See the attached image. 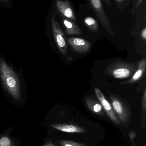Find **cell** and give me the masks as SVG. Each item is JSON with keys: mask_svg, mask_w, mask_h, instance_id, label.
Here are the masks:
<instances>
[{"mask_svg": "<svg viewBox=\"0 0 146 146\" xmlns=\"http://www.w3.org/2000/svg\"><path fill=\"white\" fill-rule=\"evenodd\" d=\"M0 76L4 88L16 101L21 99L20 85L17 74L2 59H0Z\"/></svg>", "mask_w": 146, "mask_h": 146, "instance_id": "obj_1", "label": "cell"}, {"mask_svg": "<svg viewBox=\"0 0 146 146\" xmlns=\"http://www.w3.org/2000/svg\"><path fill=\"white\" fill-rule=\"evenodd\" d=\"M137 66L135 63L117 60L111 62L106 66L105 74L115 79H126L132 76Z\"/></svg>", "mask_w": 146, "mask_h": 146, "instance_id": "obj_2", "label": "cell"}, {"mask_svg": "<svg viewBox=\"0 0 146 146\" xmlns=\"http://www.w3.org/2000/svg\"><path fill=\"white\" fill-rule=\"evenodd\" d=\"M111 105L121 124L127 128L130 123L132 112L126 102L117 95L111 94L109 96Z\"/></svg>", "mask_w": 146, "mask_h": 146, "instance_id": "obj_3", "label": "cell"}, {"mask_svg": "<svg viewBox=\"0 0 146 146\" xmlns=\"http://www.w3.org/2000/svg\"><path fill=\"white\" fill-rule=\"evenodd\" d=\"M57 14H53L51 18V25L54 38L61 53L66 56L68 51L67 43L64 33L56 20Z\"/></svg>", "mask_w": 146, "mask_h": 146, "instance_id": "obj_4", "label": "cell"}, {"mask_svg": "<svg viewBox=\"0 0 146 146\" xmlns=\"http://www.w3.org/2000/svg\"><path fill=\"white\" fill-rule=\"evenodd\" d=\"M90 5L94 11L97 18L103 28L111 36H114V33L111 28L109 19L103 7L101 0H88Z\"/></svg>", "mask_w": 146, "mask_h": 146, "instance_id": "obj_5", "label": "cell"}, {"mask_svg": "<svg viewBox=\"0 0 146 146\" xmlns=\"http://www.w3.org/2000/svg\"><path fill=\"white\" fill-rule=\"evenodd\" d=\"M94 92L99 101L104 111L107 114L109 118L116 125L118 126H120L121 123L113 110L111 104L106 99L102 92L98 88H96L94 89Z\"/></svg>", "mask_w": 146, "mask_h": 146, "instance_id": "obj_6", "label": "cell"}, {"mask_svg": "<svg viewBox=\"0 0 146 146\" xmlns=\"http://www.w3.org/2000/svg\"><path fill=\"white\" fill-rule=\"evenodd\" d=\"M68 43L72 49L79 54H85L91 49V44L84 38L78 37L69 38Z\"/></svg>", "mask_w": 146, "mask_h": 146, "instance_id": "obj_7", "label": "cell"}, {"mask_svg": "<svg viewBox=\"0 0 146 146\" xmlns=\"http://www.w3.org/2000/svg\"><path fill=\"white\" fill-rule=\"evenodd\" d=\"M55 6L58 12L62 15L63 17L70 20L73 22L76 21L74 13L68 1L56 0Z\"/></svg>", "mask_w": 146, "mask_h": 146, "instance_id": "obj_8", "label": "cell"}, {"mask_svg": "<svg viewBox=\"0 0 146 146\" xmlns=\"http://www.w3.org/2000/svg\"><path fill=\"white\" fill-rule=\"evenodd\" d=\"M52 127L57 130L64 133H81L87 132L85 128L73 124H53L51 125Z\"/></svg>", "mask_w": 146, "mask_h": 146, "instance_id": "obj_9", "label": "cell"}, {"mask_svg": "<svg viewBox=\"0 0 146 146\" xmlns=\"http://www.w3.org/2000/svg\"><path fill=\"white\" fill-rule=\"evenodd\" d=\"M146 60L143 59L140 61L138 64L137 68L131 78L129 80L122 82L121 84H133L139 81L144 74L146 71Z\"/></svg>", "mask_w": 146, "mask_h": 146, "instance_id": "obj_10", "label": "cell"}, {"mask_svg": "<svg viewBox=\"0 0 146 146\" xmlns=\"http://www.w3.org/2000/svg\"><path fill=\"white\" fill-rule=\"evenodd\" d=\"M85 103L87 108L93 113L100 116H105L104 111L99 101L91 96H88L86 98Z\"/></svg>", "mask_w": 146, "mask_h": 146, "instance_id": "obj_11", "label": "cell"}, {"mask_svg": "<svg viewBox=\"0 0 146 146\" xmlns=\"http://www.w3.org/2000/svg\"><path fill=\"white\" fill-rule=\"evenodd\" d=\"M62 21L65 27L66 33L67 35L69 36L82 35L81 30L73 22L64 17H63Z\"/></svg>", "mask_w": 146, "mask_h": 146, "instance_id": "obj_12", "label": "cell"}, {"mask_svg": "<svg viewBox=\"0 0 146 146\" xmlns=\"http://www.w3.org/2000/svg\"><path fill=\"white\" fill-rule=\"evenodd\" d=\"M85 24L93 31L96 32L98 31L99 25L96 20L92 17H86L84 20Z\"/></svg>", "mask_w": 146, "mask_h": 146, "instance_id": "obj_13", "label": "cell"}, {"mask_svg": "<svg viewBox=\"0 0 146 146\" xmlns=\"http://www.w3.org/2000/svg\"><path fill=\"white\" fill-rule=\"evenodd\" d=\"M60 145L61 146H88L82 143L65 140L60 141Z\"/></svg>", "mask_w": 146, "mask_h": 146, "instance_id": "obj_14", "label": "cell"}, {"mask_svg": "<svg viewBox=\"0 0 146 146\" xmlns=\"http://www.w3.org/2000/svg\"><path fill=\"white\" fill-rule=\"evenodd\" d=\"M13 4V0H0V7H11Z\"/></svg>", "mask_w": 146, "mask_h": 146, "instance_id": "obj_15", "label": "cell"}, {"mask_svg": "<svg viewBox=\"0 0 146 146\" xmlns=\"http://www.w3.org/2000/svg\"><path fill=\"white\" fill-rule=\"evenodd\" d=\"M11 141L7 137H2L0 139V146H10Z\"/></svg>", "mask_w": 146, "mask_h": 146, "instance_id": "obj_16", "label": "cell"}, {"mask_svg": "<svg viewBox=\"0 0 146 146\" xmlns=\"http://www.w3.org/2000/svg\"><path fill=\"white\" fill-rule=\"evenodd\" d=\"M129 138H130V140L132 142V146H136L134 143V140L137 136H138V137L139 136L137 135V134L134 131H132L129 132Z\"/></svg>", "mask_w": 146, "mask_h": 146, "instance_id": "obj_17", "label": "cell"}, {"mask_svg": "<svg viewBox=\"0 0 146 146\" xmlns=\"http://www.w3.org/2000/svg\"><path fill=\"white\" fill-rule=\"evenodd\" d=\"M146 110V90H144L142 98V113H145Z\"/></svg>", "mask_w": 146, "mask_h": 146, "instance_id": "obj_18", "label": "cell"}, {"mask_svg": "<svg viewBox=\"0 0 146 146\" xmlns=\"http://www.w3.org/2000/svg\"><path fill=\"white\" fill-rule=\"evenodd\" d=\"M141 36L142 38L145 40L146 39V28L145 27L143 30H142V32H141Z\"/></svg>", "mask_w": 146, "mask_h": 146, "instance_id": "obj_19", "label": "cell"}, {"mask_svg": "<svg viewBox=\"0 0 146 146\" xmlns=\"http://www.w3.org/2000/svg\"><path fill=\"white\" fill-rule=\"evenodd\" d=\"M106 4L109 6H111V0H105Z\"/></svg>", "mask_w": 146, "mask_h": 146, "instance_id": "obj_20", "label": "cell"}, {"mask_svg": "<svg viewBox=\"0 0 146 146\" xmlns=\"http://www.w3.org/2000/svg\"><path fill=\"white\" fill-rule=\"evenodd\" d=\"M142 1L143 0H138L137 2V5H136V7H138V6H139L140 5L141 3L142 2Z\"/></svg>", "mask_w": 146, "mask_h": 146, "instance_id": "obj_21", "label": "cell"}, {"mask_svg": "<svg viewBox=\"0 0 146 146\" xmlns=\"http://www.w3.org/2000/svg\"><path fill=\"white\" fill-rule=\"evenodd\" d=\"M122 1H123V0H117V1L118 2Z\"/></svg>", "mask_w": 146, "mask_h": 146, "instance_id": "obj_22", "label": "cell"}]
</instances>
